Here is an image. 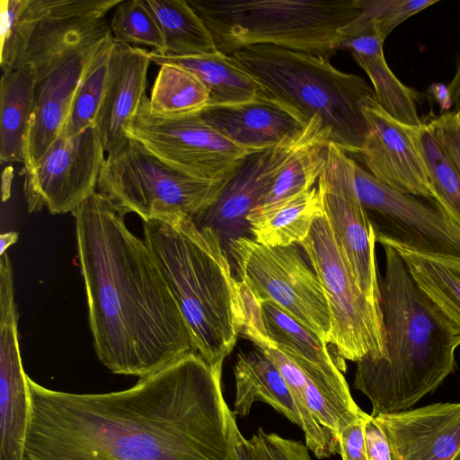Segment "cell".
I'll list each match as a JSON object with an SVG mask.
<instances>
[{"label": "cell", "mask_w": 460, "mask_h": 460, "mask_svg": "<svg viewBox=\"0 0 460 460\" xmlns=\"http://www.w3.org/2000/svg\"><path fill=\"white\" fill-rule=\"evenodd\" d=\"M227 179L209 181L190 176L128 137L108 155L97 188L126 214L148 221L201 214L216 202Z\"/></svg>", "instance_id": "52a82bcc"}, {"label": "cell", "mask_w": 460, "mask_h": 460, "mask_svg": "<svg viewBox=\"0 0 460 460\" xmlns=\"http://www.w3.org/2000/svg\"><path fill=\"white\" fill-rule=\"evenodd\" d=\"M374 420L392 460H454L460 453V402H437Z\"/></svg>", "instance_id": "ac0fdd59"}, {"label": "cell", "mask_w": 460, "mask_h": 460, "mask_svg": "<svg viewBox=\"0 0 460 460\" xmlns=\"http://www.w3.org/2000/svg\"><path fill=\"white\" fill-rule=\"evenodd\" d=\"M392 247L403 260L416 285L460 327V258Z\"/></svg>", "instance_id": "f1b7e54d"}, {"label": "cell", "mask_w": 460, "mask_h": 460, "mask_svg": "<svg viewBox=\"0 0 460 460\" xmlns=\"http://www.w3.org/2000/svg\"><path fill=\"white\" fill-rule=\"evenodd\" d=\"M299 245L326 297L332 325L330 343L338 357L341 361L354 362L384 358L385 336L381 308L358 288L325 214L315 219Z\"/></svg>", "instance_id": "ba28073f"}, {"label": "cell", "mask_w": 460, "mask_h": 460, "mask_svg": "<svg viewBox=\"0 0 460 460\" xmlns=\"http://www.w3.org/2000/svg\"><path fill=\"white\" fill-rule=\"evenodd\" d=\"M248 441L259 460H312L308 447L301 441L268 433L262 428Z\"/></svg>", "instance_id": "8d00e7d4"}, {"label": "cell", "mask_w": 460, "mask_h": 460, "mask_svg": "<svg viewBox=\"0 0 460 460\" xmlns=\"http://www.w3.org/2000/svg\"><path fill=\"white\" fill-rule=\"evenodd\" d=\"M323 214L321 196L314 187L269 213L249 218L248 229L256 242L267 246L300 244Z\"/></svg>", "instance_id": "83f0119b"}, {"label": "cell", "mask_w": 460, "mask_h": 460, "mask_svg": "<svg viewBox=\"0 0 460 460\" xmlns=\"http://www.w3.org/2000/svg\"><path fill=\"white\" fill-rule=\"evenodd\" d=\"M142 3L155 18L163 35L164 49L158 55L189 58L218 51L208 29L187 0H142Z\"/></svg>", "instance_id": "4316f807"}, {"label": "cell", "mask_w": 460, "mask_h": 460, "mask_svg": "<svg viewBox=\"0 0 460 460\" xmlns=\"http://www.w3.org/2000/svg\"><path fill=\"white\" fill-rule=\"evenodd\" d=\"M428 92L437 102L441 111L448 112L452 108V99L448 85L442 83H434L429 85Z\"/></svg>", "instance_id": "b9f144b4"}, {"label": "cell", "mask_w": 460, "mask_h": 460, "mask_svg": "<svg viewBox=\"0 0 460 460\" xmlns=\"http://www.w3.org/2000/svg\"><path fill=\"white\" fill-rule=\"evenodd\" d=\"M257 299V298H256ZM263 332L269 343L286 353L306 378L351 410L353 400L346 379L328 344L270 300H258Z\"/></svg>", "instance_id": "ffe728a7"}, {"label": "cell", "mask_w": 460, "mask_h": 460, "mask_svg": "<svg viewBox=\"0 0 460 460\" xmlns=\"http://www.w3.org/2000/svg\"><path fill=\"white\" fill-rule=\"evenodd\" d=\"M417 144L434 199L460 226L459 171L425 123L418 128Z\"/></svg>", "instance_id": "836d02e7"}, {"label": "cell", "mask_w": 460, "mask_h": 460, "mask_svg": "<svg viewBox=\"0 0 460 460\" xmlns=\"http://www.w3.org/2000/svg\"><path fill=\"white\" fill-rule=\"evenodd\" d=\"M146 97L127 137L172 168L209 181H226L252 151L233 143L198 112L175 117L153 114Z\"/></svg>", "instance_id": "8fae6325"}, {"label": "cell", "mask_w": 460, "mask_h": 460, "mask_svg": "<svg viewBox=\"0 0 460 460\" xmlns=\"http://www.w3.org/2000/svg\"><path fill=\"white\" fill-rule=\"evenodd\" d=\"M150 58L160 66L173 65L194 75L208 92V105L243 102L267 92L233 55L217 51L189 58H165L150 51Z\"/></svg>", "instance_id": "d4e9b609"}, {"label": "cell", "mask_w": 460, "mask_h": 460, "mask_svg": "<svg viewBox=\"0 0 460 460\" xmlns=\"http://www.w3.org/2000/svg\"><path fill=\"white\" fill-rule=\"evenodd\" d=\"M352 171L376 242L419 253L460 258V226L434 199L394 190L353 159Z\"/></svg>", "instance_id": "30bf717a"}, {"label": "cell", "mask_w": 460, "mask_h": 460, "mask_svg": "<svg viewBox=\"0 0 460 460\" xmlns=\"http://www.w3.org/2000/svg\"><path fill=\"white\" fill-rule=\"evenodd\" d=\"M199 114L225 137L252 151L297 136L309 121L296 107L268 92L243 102L207 105Z\"/></svg>", "instance_id": "d6986e66"}, {"label": "cell", "mask_w": 460, "mask_h": 460, "mask_svg": "<svg viewBox=\"0 0 460 460\" xmlns=\"http://www.w3.org/2000/svg\"><path fill=\"white\" fill-rule=\"evenodd\" d=\"M31 403L18 341L12 263H0V460H25Z\"/></svg>", "instance_id": "9a60e30c"}, {"label": "cell", "mask_w": 460, "mask_h": 460, "mask_svg": "<svg viewBox=\"0 0 460 460\" xmlns=\"http://www.w3.org/2000/svg\"><path fill=\"white\" fill-rule=\"evenodd\" d=\"M18 240L16 232H6L0 235V254L8 252V248Z\"/></svg>", "instance_id": "ee69618b"}, {"label": "cell", "mask_w": 460, "mask_h": 460, "mask_svg": "<svg viewBox=\"0 0 460 460\" xmlns=\"http://www.w3.org/2000/svg\"><path fill=\"white\" fill-rule=\"evenodd\" d=\"M454 460H460V453L454 458Z\"/></svg>", "instance_id": "f6af8a7d"}, {"label": "cell", "mask_w": 460, "mask_h": 460, "mask_svg": "<svg viewBox=\"0 0 460 460\" xmlns=\"http://www.w3.org/2000/svg\"><path fill=\"white\" fill-rule=\"evenodd\" d=\"M146 243L190 331L194 348L222 368L243 325L240 282L219 234L176 215L143 221Z\"/></svg>", "instance_id": "277c9868"}, {"label": "cell", "mask_w": 460, "mask_h": 460, "mask_svg": "<svg viewBox=\"0 0 460 460\" xmlns=\"http://www.w3.org/2000/svg\"><path fill=\"white\" fill-rule=\"evenodd\" d=\"M221 374L192 352L111 393L51 390L27 376L25 460H226Z\"/></svg>", "instance_id": "6da1fadb"}, {"label": "cell", "mask_w": 460, "mask_h": 460, "mask_svg": "<svg viewBox=\"0 0 460 460\" xmlns=\"http://www.w3.org/2000/svg\"><path fill=\"white\" fill-rule=\"evenodd\" d=\"M425 124L460 172V111L445 112Z\"/></svg>", "instance_id": "74e56055"}, {"label": "cell", "mask_w": 460, "mask_h": 460, "mask_svg": "<svg viewBox=\"0 0 460 460\" xmlns=\"http://www.w3.org/2000/svg\"><path fill=\"white\" fill-rule=\"evenodd\" d=\"M368 134L360 152L367 171L379 181L403 193L434 199L417 144L420 127L392 118L370 98L361 105Z\"/></svg>", "instance_id": "2e32d148"}, {"label": "cell", "mask_w": 460, "mask_h": 460, "mask_svg": "<svg viewBox=\"0 0 460 460\" xmlns=\"http://www.w3.org/2000/svg\"><path fill=\"white\" fill-rule=\"evenodd\" d=\"M218 51L272 45L327 59L340 30L362 12V0H187Z\"/></svg>", "instance_id": "8992f818"}, {"label": "cell", "mask_w": 460, "mask_h": 460, "mask_svg": "<svg viewBox=\"0 0 460 460\" xmlns=\"http://www.w3.org/2000/svg\"><path fill=\"white\" fill-rule=\"evenodd\" d=\"M208 101L207 88L194 75L177 66L163 65L147 105L155 115L175 117L198 112L208 105Z\"/></svg>", "instance_id": "4dcf8cb0"}, {"label": "cell", "mask_w": 460, "mask_h": 460, "mask_svg": "<svg viewBox=\"0 0 460 460\" xmlns=\"http://www.w3.org/2000/svg\"><path fill=\"white\" fill-rule=\"evenodd\" d=\"M367 73L373 84L380 106L392 118L411 127H420L416 100L418 93L404 85L388 66L384 54L376 56L351 55Z\"/></svg>", "instance_id": "d6a6232c"}, {"label": "cell", "mask_w": 460, "mask_h": 460, "mask_svg": "<svg viewBox=\"0 0 460 460\" xmlns=\"http://www.w3.org/2000/svg\"><path fill=\"white\" fill-rule=\"evenodd\" d=\"M330 142V130L319 117L312 118L294 139L271 187L249 213L247 220L269 213L313 189L324 168Z\"/></svg>", "instance_id": "603a6c76"}, {"label": "cell", "mask_w": 460, "mask_h": 460, "mask_svg": "<svg viewBox=\"0 0 460 460\" xmlns=\"http://www.w3.org/2000/svg\"><path fill=\"white\" fill-rule=\"evenodd\" d=\"M438 0H362L360 16L376 27L385 40L400 23Z\"/></svg>", "instance_id": "d590c367"}, {"label": "cell", "mask_w": 460, "mask_h": 460, "mask_svg": "<svg viewBox=\"0 0 460 460\" xmlns=\"http://www.w3.org/2000/svg\"><path fill=\"white\" fill-rule=\"evenodd\" d=\"M89 326L98 359L139 378L196 352L186 321L126 213L95 191L73 213Z\"/></svg>", "instance_id": "7a4b0ae2"}, {"label": "cell", "mask_w": 460, "mask_h": 460, "mask_svg": "<svg viewBox=\"0 0 460 460\" xmlns=\"http://www.w3.org/2000/svg\"><path fill=\"white\" fill-rule=\"evenodd\" d=\"M97 46L70 57L37 84L24 138L23 171L34 167L59 137L88 60Z\"/></svg>", "instance_id": "7402d4cb"}, {"label": "cell", "mask_w": 460, "mask_h": 460, "mask_svg": "<svg viewBox=\"0 0 460 460\" xmlns=\"http://www.w3.org/2000/svg\"><path fill=\"white\" fill-rule=\"evenodd\" d=\"M235 397L233 413L244 417L255 402L270 404L306 432L305 422L286 381L258 348L239 352L234 365Z\"/></svg>", "instance_id": "cb8c5ba5"}, {"label": "cell", "mask_w": 460, "mask_h": 460, "mask_svg": "<svg viewBox=\"0 0 460 460\" xmlns=\"http://www.w3.org/2000/svg\"><path fill=\"white\" fill-rule=\"evenodd\" d=\"M113 44L114 40L111 35L93 51L59 137H74L91 127H95L109 78Z\"/></svg>", "instance_id": "f546056e"}, {"label": "cell", "mask_w": 460, "mask_h": 460, "mask_svg": "<svg viewBox=\"0 0 460 460\" xmlns=\"http://www.w3.org/2000/svg\"><path fill=\"white\" fill-rule=\"evenodd\" d=\"M316 187L333 236L358 288L380 306L375 232L355 189L352 158L332 141Z\"/></svg>", "instance_id": "7c38bea8"}, {"label": "cell", "mask_w": 460, "mask_h": 460, "mask_svg": "<svg viewBox=\"0 0 460 460\" xmlns=\"http://www.w3.org/2000/svg\"><path fill=\"white\" fill-rule=\"evenodd\" d=\"M121 0H46L30 38L25 64L41 81L70 57L112 35L106 14Z\"/></svg>", "instance_id": "5bb4252c"}, {"label": "cell", "mask_w": 460, "mask_h": 460, "mask_svg": "<svg viewBox=\"0 0 460 460\" xmlns=\"http://www.w3.org/2000/svg\"><path fill=\"white\" fill-rule=\"evenodd\" d=\"M297 136L246 155L226 181L216 202L192 217L194 223L215 229L222 241L227 237L229 242L244 235L243 233L249 231V213L271 187Z\"/></svg>", "instance_id": "e0dca14e"}, {"label": "cell", "mask_w": 460, "mask_h": 460, "mask_svg": "<svg viewBox=\"0 0 460 460\" xmlns=\"http://www.w3.org/2000/svg\"><path fill=\"white\" fill-rule=\"evenodd\" d=\"M37 77L24 64L2 75L0 83V159L2 163L23 162L24 138L32 111Z\"/></svg>", "instance_id": "484cf974"}, {"label": "cell", "mask_w": 460, "mask_h": 460, "mask_svg": "<svg viewBox=\"0 0 460 460\" xmlns=\"http://www.w3.org/2000/svg\"><path fill=\"white\" fill-rule=\"evenodd\" d=\"M452 99V111H460V60L457 64L455 75L448 84Z\"/></svg>", "instance_id": "7bdbcfd3"}, {"label": "cell", "mask_w": 460, "mask_h": 460, "mask_svg": "<svg viewBox=\"0 0 460 460\" xmlns=\"http://www.w3.org/2000/svg\"><path fill=\"white\" fill-rule=\"evenodd\" d=\"M383 247L385 355L356 362L354 378V388L371 402L373 418L406 411L434 392L455 371L460 345V327L416 285L398 252Z\"/></svg>", "instance_id": "3957f363"}, {"label": "cell", "mask_w": 460, "mask_h": 460, "mask_svg": "<svg viewBox=\"0 0 460 460\" xmlns=\"http://www.w3.org/2000/svg\"><path fill=\"white\" fill-rule=\"evenodd\" d=\"M239 281L257 300H270L327 344L332 318L319 279L297 244L270 247L247 235L227 243Z\"/></svg>", "instance_id": "9c48e42d"}, {"label": "cell", "mask_w": 460, "mask_h": 460, "mask_svg": "<svg viewBox=\"0 0 460 460\" xmlns=\"http://www.w3.org/2000/svg\"><path fill=\"white\" fill-rule=\"evenodd\" d=\"M365 438L368 460H392L386 438L371 415L365 425Z\"/></svg>", "instance_id": "ab89813d"}, {"label": "cell", "mask_w": 460, "mask_h": 460, "mask_svg": "<svg viewBox=\"0 0 460 460\" xmlns=\"http://www.w3.org/2000/svg\"><path fill=\"white\" fill-rule=\"evenodd\" d=\"M369 414L364 412L349 423L338 438L342 460H368L366 447L365 425Z\"/></svg>", "instance_id": "f35d334b"}, {"label": "cell", "mask_w": 460, "mask_h": 460, "mask_svg": "<svg viewBox=\"0 0 460 460\" xmlns=\"http://www.w3.org/2000/svg\"><path fill=\"white\" fill-rule=\"evenodd\" d=\"M229 440L230 449L226 460H259L249 441L239 430L232 411L229 414Z\"/></svg>", "instance_id": "60d3db41"}, {"label": "cell", "mask_w": 460, "mask_h": 460, "mask_svg": "<svg viewBox=\"0 0 460 460\" xmlns=\"http://www.w3.org/2000/svg\"><path fill=\"white\" fill-rule=\"evenodd\" d=\"M110 26L116 41L149 46L157 54L164 49L160 27L142 0L121 1L115 7Z\"/></svg>", "instance_id": "e575fe53"}, {"label": "cell", "mask_w": 460, "mask_h": 460, "mask_svg": "<svg viewBox=\"0 0 460 460\" xmlns=\"http://www.w3.org/2000/svg\"><path fill=\"white\" fill-rule=\"evenodd\" d=\"M231 55L269 93L307 120L319 117L340 148L360 154L368 134L361 105L376 97L362 77L338 70L323 57L272 45L249 46Z\"/></svg>", "instance_id": "5b68a950"}, {"label": "cell", "mask_w": 460, "mask_h": 460, "mask_svg": "<svg viewBox=\"0 0 460 460\" xmlns=\"http://www.w3.org/2000/svg\"><path fill=\"white\" fill-rule=\"evenodd\" d=\"M104 152L95 127L58 137L34 167L23 171L28 211L73 213L95 192Z\"/></svg>", "instance_id": "4fadbf2b"}, {"label": "cell", "mask_w": 460, "mask_h": 460, "mask_svg": "<svg viewBox=\"0 0 460 460\" xmlns=\"http://www.w3.org/2000/svg\"><path fill=\"white\" fill-rule=\"evenodd\" d=\"M151 62L149 51L114 40L107 86L95 122L108 155L118 151L128 138L127 131L147 97Z\"/></svg>", "instance_id": "44dd1931"}, {"label": "cell", "mask_w": 460, "mask_h": 460, "mask_svg": "<svg viewBox=\"0 0 460 460\" xmlns=\"http://www.w3.org/2000/svg\"><path fill=\"white\" fill-rule=\"evenodd\" d=\"M46 0H2L0 66L2 75L25 64V54Z\"/></svg>", "instance_id": "1f68e13d"}]
</instances>
